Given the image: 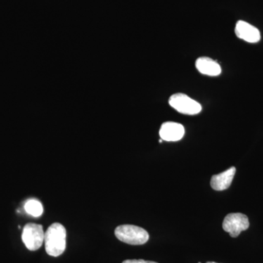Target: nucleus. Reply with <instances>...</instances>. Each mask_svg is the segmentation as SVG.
Here are the masks:
<instances>
[{
  "label": "nucleus",
  "instance_id": "f257e3e1",
  "mask_svg": "<svg viewBox=\"0 0 263 263\" xmlns=\"http://www.w3.org/2000/svg\"><path fill=\"white\" fill-rule=\"evenodd\" d=\"M66 230L60 223L52 224L44 235L45 249L48 255L59 257L66 249Z\"/></svg>",
  "mask_w": 263,
  "mask_h": 263
},
{
  "label": "nucleus",
  "instance_id": "f03ea898",
  "mask_svg": "<svg viewBox=\"0 0 263 263\" xmlns=\"http://www.w3.org/2000/svg\"><path fill=\"white\" fill-rule=\"evenodd\" d=\"M115 235L118 239L129 245H143L149 239V235L146 230L131 224L117 227Z\"/></svg>",
  "mask_w": 263,
  "mask_h": 263
},
{
  "label": "nucleus",
  "instance_id": "7ed1b4c3",
  "mask_svg": "<svg viewBox=\"0 0 263 263\" xmlns=\"http://www.w3.org/2000/svg\"><path fill=\"white\" fill-rule=\"evenodd\" d=\"M169 104L175 110L185 115H196L202 110L200 103L183 93L173 95L169 98Z\"/></svg>",
  "mask_w": 263,
  "mask_h": 263
},
{
  "label": "nucleus",
  "instance_id": "20e7f679",
  "mask_svg": "<svg viewBox=\"0 0 263 263\" xmlns=\"http://www.w3.org/2000/svg\"><path fill=\"white\" fill-rule=\"evenodd\" d=\"M44 232L41 224L29 223L24 226L22 238L26 247L30 251L41 248L44 241Z\"/></svg>",
  "mask_w": 263,
  "mask_h": 263
},
{
  "label": "nucleus",
  "instance_id": "39448f33",
  "mask_svg": "<svg viewBox=\"0 0 263 263\" xmlns=\"http://www.w3.org/2000/svg\"><path fill=\"white\" fill-rule=\"evenodd\" d=\"M249 221L247 216L241 213L228 214L223 221L222 228L230 233L232 238H237L242 231L248 229Z\"/></svg>",
  "mask_w": 263,
  "mask_h": 263
},
{
  "label": "nucleus",
  "instance_id": "423d86ee",
  "mask_svg": "<svg viewBox=\"0 0 263 263\" xmlns=\"http://www.w3.org/2000/svg\"><path fill=\"white\" fill-rule=\"evenodd\" d=\"M235 34L246 42L256 43L260 41L261 35L259 29L245 21H238L235 25Z\"/></svg>",
  "mask_w": 263,
  "mask_h": 263
},
{
  "label": "nucleus",
  "instance_id": "0eeeda50",
  "mask_svg": "<svg viewBox=\"0 0 263 263\" xmlns=\"http://www.w3.org/2000/svg\"><path fill=\"white\" fill-rule=\"evenodd\" d=\"M184 133V127L182 124L177 122H164L160 129L161 139L165 141H179L182 139Z\"/></svg>",
  "mask_w": 263,
  "mask_h": 263
},
{
  "label": "nucleus",
  "instance_id": "6e6552de",
  "mask_svg": "<svg viewBox=\"0 0 263 263\" xmlns=\"http://www.w3.org/2000/svg\"><path fill=\"white\" fill-rule=\"evenodd\" d=\"M195 67L202 75L217 76L220 75L221 72L219 64L209 57H199L195 62Z\"/></svg>",
  "mask_w": 263,
  "mask_h": 263
},
{
  "label": "nucleus",
  "instance_id": "1a4fd4ad",
  "mask_svg": "<svg viewBox=\"0 0 263 263\" xmlns=\"http://www.w3.org/2000/svg\"><path fill=\"white\" fill-rule=\"evenodd\" d=\"M236 172L235 167H231L221 174L214 175L211 180V186L216 191H222L230 187Z\"/></svg>",
  "mask_w": 263,
  "mask_h": 263
},
{
  "label": "nucleus",
  "instance_id": "9d476101",
  "mask_svg": "<svg viewBox=\"0 0 263 263\" xmlns=\"http://www.w3.org/2000/svg\"><path fill=\"white\" fill-rule=\"evenodd\" d=\"M24 209L27 214L34 216V217H38V216L42 215L43 212L42 204L35 199H32L26 202Z\"/></svg>",
  "mask_w": 263,
  "mask_h": 263
},
{
  "label": "nucleus",
  "instance_id": "9b49d317",
  "mask_svg": "<svg viewBox=\"0 0 263 263\" xmlns=\"http://www.w3.org/2000/svg\"><path fill=\"white\" fill-rule=\"evenodd\" d=\"M122 263H158L152 262V261H146L143 259H127V260L124 261Z\"/></svg>",
  "mask_w": 263,
  "mask_h": 263
},
{
  "label": "nucleus",
  "instance_id": "f8f14e48",
  "mask_svg": "<svg viewBox=\"0 0 263 263\" xmlns=\"http://www.w3.org/2000/svg\"><path fill=\"white\" fill-rule=\"evenodd\" d=\"M162 141H163V140L160 139V141H159V142H160V143H162Z\"/></svg>",
  "mask_w": 263,
  "mask_h": 263
},
{
  "label": "nucleus",
  "instance_id": "ddd939ff",
  "mask_svg": "<svg viewBox=\"0 0 263 263\" xmlns=\"http://www.w3.org/2000/svg\"><path fill=\"white\" fill-rule=\"evenodd\" d=\"M206 263H217V262H207Z\"/></svg>",
  "mask_w": 263,
  "mask_h": 263
},
{
  "label": "nucleus",
  "instance_id": "4468645a",
  "mask_svg": "<svg viewBox=\"0 0 263 263\" xmlns=\"http://www.w3.org/2000/svg\"><path fill=\"white\" fill-rule=\"evenodd\" d=\"M199 263H201V262H199Z\"/></svg>",
  "mask_w": 263,
  "mask_h": 263
}]
</instances>
